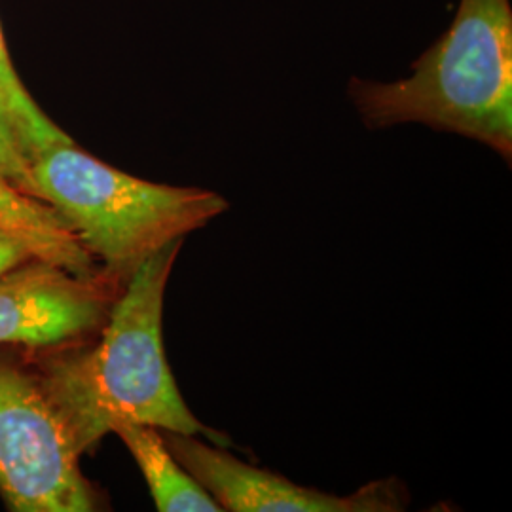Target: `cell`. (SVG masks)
<instances>
[{
    "instance_id": "6",
    "label": "cell",
    "mask_w": 512,
    "mask_h": 512,
    "mask_svg": "<svg viewBox=\"0 0 512 512\" xmlns=\"http://www.w3.org/2000/svg\"><path fill=\"white\" fill-rule=\"evenodd\" d=\"M122 287L33 258L0 277V346H59L101 330Z\"/></svg>"
},
{
    "instance_id": "5",
    "label": "cell",
    "mask_w": 512,
    "mask_h": 512,
    "mask_svg": "<svg viewBox=\"0 0 512 512\" xmlns=\"http://www.w3.org/2000/svg\"><path fill=\"white\" fill-rule=\"evenodd\" d=\"M162 437L173 458L202 484L222 511L395 512L406 505V492L397 478L370 482L351 495L327 494L243 463L196 435L162 431Z\"/></svg>"
},
{
    "instance_id": "9",
    "label": "cell",
    "mask_w": 512,
    "mask_h": 512,
    "mask_svg": "<svg viewBox=\"0 0 512 512\" xmlns=\"http://www.w3.org/2000/svg\"><path fill=\"white\" fill-rule=\"evenodd\" d=\"M0 107L6 112L12 128L27 158H35L40 152L57 145L73 143V139L52 122L44 110L38 107L31 93L21 84L12 65L6 42L0 29Z\"/></svg>"
},
{
    "instance_id": "8",
    "label": "cell",
    "mask_w": 512,
    "mask_h": 512,
    "mask_svg": "<svg viewBox=\"0 0 512 512\" xmlns=\"http://www.w3.org/2000/svg\"><path fill=\"white\" fill-rule=\"evenodd\" d=\"M147 480L160 512H220L219 503L173 458L162 431L150 425H122L114 431Z\"/></svg>"
},
{
    "instance_id": "7",
    "label": "cell",
    "mask_w": 512,
    "mask_h": 512,
    "mask_svg": "<svg viewBox=\"0 0 512 512\" xmlns=\"http://www.w3.org/2000/svg\"><path fill=\"white\" fill-rule=\"evenodd\" d=\"M0 230L23 239L38 260L74 275H93L95 258L69 222L50 203L16 188L0 177Z\"/></svg>"
},
{
    "instance_id": "3",
    "label": "cell",
    "mask_w": 512,
    "mask_h": 512,
    "mask_svg": "<svg viewBox=\"0 0 512 512\" xmlns=\"http://www.w3.org/2000/svg\"><path fill=\"white\" fill-rule=\"evenodd\" d=\"M38 200L69 222L105 274L126 283L148 256L207 226L230 203L198 186L148 183L73 143L31 158Z\"/></svg>"
},
{
    "instance_id": "2",
    "label": "cell",
    "mask_w": 512,
    "mask_h": 512,
    "mask_svg": "<svg viewBox=\"0 0 512 512\" xmlns=\"http://www.w3.org/2000/svg\"><path fill=\"white\" fill-rule=\"evenodd\" d=\"M349 99L366 128L421 124L512 156L511 0H459L450 29L395 82L353 76Z\"/></svg>"
},
{
    "instance_id": "1",
    "label": "cell",
    "mask_w": 512,
    "mask_h": 512,
    "mask_svg": "<svg viewBox=\"0 0 512 512\" xmlns=\"http://www.w3.org/2000/svg\"><path fill=\"white\" fill-rule=\"evenodd\" d=\"M183 241L165 245L129 275L95 344L50 361L40 378L82 454L129 423L228 442L196 420L165 359V287Z\"/></svg>"
},
{
    "instance_id": "4",
    "label": "cell",
    "mask_w": 512,
    "mask_h": 512,
    "mask_svg": "<svg viewBox=\"0 0 512 512\" xmlns=\"http://www.w3.org/2000/svg\"><path fill=\"white\" fill-rule=\"evenodd\" d=\"M73 433L42 380L0 363V495L12 511L88 512L97 495L84 478Z\"/></svg>"
},
{
    "instance_id": "10",
    "label": "cell",
    "mask_w": 512,
    "mask_h": 512,
    "mask_svg": "<svg viewBox=\"0 0 512 512\" xmlns=\"http://www.w3.org/2000/svg\"><path fill=\"white\" fill-rule=\"evenodd\" d=\"M0 177L14 184L19 190L37 198L31 175V160L19 143L6 112L0 107Z\"/></svg>"
},
{
    "instance_id": "11",
    "label": "cell",
    "mask_w": 512,
    "mask_h": 512,
    "mask_svg": "<svg viewBox=\"0 0 512 512\" xmlns=\"http://www.w3.org/2000/svg\"><path fill=\"white\" fill-rule=\"evenodd\" d=\"M33 258L37 256L33 255L23 239L12 232L0 230V277Z\"/></svg>"
}]
</instances>
